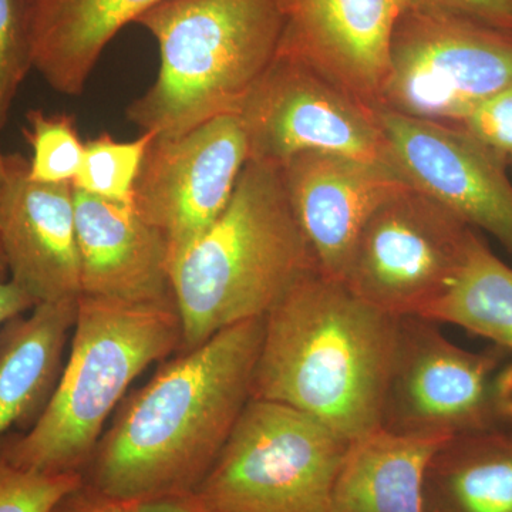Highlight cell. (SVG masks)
Returning a JSON list of instances; mask_svg holds the SVG:
<instances>
[{"label":"cell","mask_w":512,"mask_h":512,"mask_svg":"<svg viewBox=\"0 0 512 512\" xmlns=\"http://www.w3.org/2000/svg\"><path fill=\"white\" fill-rule=\"evenodd\" d=\"M264 325L238 323L161 366L120 407L84 483L124 498L195 494L252 399Z\"/></svg>","instance_id":"6da1fadb"},{"label":"cell","mask_w":512,"mask_h":512,"mask_svg":"<svg viewBox=\"0 0 512 512\" xmlns=\"http://www.w3.org/2000/svg\"><path fill=\"white\" fill-rule=\"evenodd\" d=\"M400 318L313 272L265 316L252 399L286 404L352 443L382 426Z\"/></svg>","instance_id":"7a4b0ae2"},{"label":"cell","mask_w":512,"mask_h":512,"mask_svg":"<svg viewBox=\"0 0 512 512\" xmlns=\"http://www.w3.org/2000/svg\"><path fill=\"white\" fill-rule=\"evenodd\" d=\"M292 210L282 167L248 160L227 208L170 268L183 348L265 318L305 276L318 272Z\"/></svg>","instance_id":"3957f363"},{"label":"cell","mask_w":512,"mask_h":512,"mask_svg":"<svg viewBox=\"0 0 512 512\" xmlns=\"http://www.w3.org/2000/svg\"><path fill=\"white\" fill-rule=\"evenodd\" d=\"M136 23L156 39L160 72L127 117L156 137L238 114L285 32L279 0H164Z\"/></svg>","instance_id":"277c9868"},{"label":"cell","mask_w":512,"mask_h":512,"mask_svg":"<svg viewBox=\"0 0 512 512\" xmlns=\"http://www.w3.org/2000/svg\"><path fill=\"white\" fill-rule=\"evenodd\" d=\"M181 348L175 303L131 305L80 295L72 348L52 400L32 429L0 441V458L36 473L83 474L130 384Z\"/></svg>","instance_id":"5b68a950"},{"label":"cell","mask_w":512,"mask_h":512,"mask_svg":"<svg viewBox=\"0 0 512 512\" xmlns=\"http://www.w3.org/2000/svg\"><path fill=\"white\" fill-rule=\"evenodd\" d=\"M349 444L301 410L251 399L195 494L211 512H332Z\"/></svg>","instance_id":"8992f818"},{"label":"cell","mask_w":512,"mask_h":512,"mask_svg":"<svg viewBox=\"0 0 512 512\" xmlns=\"http://www.w3.org/2000/svg\"><path fill=\"white\" fill-rule=\"evenodd\" d=\"M512 84V33L412 0L397 20L377 109L461 126Z\"/></svg>","instance_id":"52a82bcc"},{"label":"cell","mask_w":512,"mask_h":512,"mask_svg":"<svg viewBox=\"0 0 512 512\" xmlns=\"http://www.w3.org/2000/svg\"><path fill=\"white\" fill-rule=\"evenodd\" d=\"M474 237L467 222L407 185L366 222L342 282L394 318H423L456 281Z\"/></svg>","instance_id":"ba28073f"},{"label":"cell","mask_w":512,"mask_h":512,"mask_svg":"<svg viewBox=\"0 0 512 512\" xmlns=\"http://www.w3.org/2000/svg\"><path fill=\"white\" fill-rule=\"evenodd\" d=\"M238 116L249 160L284 167L319 151L394 165L376 111L286 50H279Z\"/></svg>","instance_id":"9c48e42d"},{"label":"cell","mask_w":512,"mask_h":512,"mask_svg":"<svg viewBox=\"0 0 512 512\" xmlns=\"http://www.w3.org/2000/svg\"><path fill=\"white\" fill-rule=\"evenodd\" d=\"M436 325L419 316L400 318L380 427L447 437L501 427L494 380L504 365V350L471 352Z\"/></svg>","instance_id":"30bf717a"},{"label":"cell","mask_w":512,"mask_h":512,"mask_svg":"<svg viewBox=\"0 0 512 512\" xmlns=\"http://www.w3.org/2000/svg\"><path fill=\"white\" fill-rule=\"evenodd\" d=\"M249 160L238 114L217 117L148 147L133 205L161 232L170 268L220 218Z\"/></svg>","instance_id":"8fae6325"},{"label":"cell","mask_w":512,"mask_h":512,"mask_svg":"<svg viewBox=\"0 0 512 512\" xmlns=\"http://www.w3.org/2000/svg\"><path fill=\"white\" fill-rule=\"evenodd\" d=\"M375 111L406 180L470 227L493 235L512 256V184L505 161L461 126Z\"/></svg>","instance_id":"7c38bea8"},{"label":"cell","mask_w":512,"mask_h":512,"mask_svg":"<svg viewBox=\"0 0 512 512\" xmlns=\"http://www.w3.org/2000/svg\"><path fill=\"white\" fill-rule=\"evenodd\" d=\"M282 175L319 271L338 281L373 212L410 185L392 164L319 151L291 158Z\"/></svg>","instance_id":"4fadbf2b"},{"label":"cell","mask_w":512,"mask_h":512,"mask_svg":"<svg viewBox=\"0 0 512 512\" xmlns=\"http://www.w3.org/2000/svg\"><path fill=\"white\" fill-rule=\"evenodd\" d=\"M0 185V245L9 279L36 303L82 295L73 184L37 183L29 161L6 156Z\"/></svg>","instance_id":"5bb4252c"},{"label":"cell","mask_w":512,"mask_h":512,"mask_svg":"<svg viewBox=\"0 0 512 512\" xmlns=\"http://www.w3.org/2000/svg\"><path fill=\"white\" fill-rule=\"evenodd\" d=\"M412 0H279L282 50L376 110L397 20Z\"/></svg>","instance_id":"9a60e30c"},{"label":"cell","mask_w":512,"mask_h":512,"mask_svg":"<svg viewBox=\"0 0 512 512\" xmlns=\"http://www.w3.org/2000/svg\"><path fill=\"white\" fill-rule=\"evenodd\" d=\"M73 192L82 295L131 305L175 303L161 232L133 204Z\"/></svg>","instance_id":"2e32d148"},{"label":"cell","mask_w":512,"mask_h":512,"mask_svg":"<svg viewBox=\"0 0 512 512\" xmlns=\"http://www.w3.org/2000/svg\"><path fill=\"white\" fill-rule=\"evenodd\" d=\"M32 62L56 92L79 96L111 39L164 0H28Z\"/></svg>","instance_id":"e0dca14e"},{"label":"cell","mask_w":512,"mask_h":512,"mask_svg":"<svg viewBox=\"0 0 512 512\" xmlns=\"http://www.w3.org/2000/svg\"><path fill=\"white\" fill-rule=\"evenodd\" d=\"M77 299L37 303L29 316L0 326V441L13 427L32 429L49 406L63 373Z\"/></svg>","instance_id":"ac0fdd59"},{"label":"cell","mask_w":512,"mask_h":512,"mask_svg":"<svg viewBox=\"0 0 512 512\" xmlns=\"http://www.w3.org/2000/svg\"><path fill=\"white\" fill-rule=\"evenodd\" d=\"M448 439L379 427L352 441L333 487L332 512H427V466Z\"/></svg>","instance_id":"d6986e66"},{"label":"cell","mask_w":512,"mask_h":512,"mask_svg":"<svg viewBox=\"0 0 512 512\" xmlns=\"http://www.w3.org/2000/svg\"><path fill=\"white\" fill-rule=\"evenodd\" d=\"M427 512H512V430L448 439L424 478Z\"/></svg>","instance_id":"ffe728a7"},{"label":"cell","mask_w":512,"mask_h":512,"mask_svg":"<svg viewBox=\"0 0 512 512\" xmlns=\"http://www.w3.org/2000/svg\"><path fill=\"white\" fill-rule=\"evenodd\" d=\"M423 319L458 326L512 352V268L474 237L466 262Z\"/></svg>","instance_id":"44dd1931"},{"label":"cell","mask_w":512,"mask_h":512,"mask_svg":"<svg viewBox=\"0 0 512 512\" xmlns=\"http://www.w3.org/2000/svg\"><path fill=\"white\" fill-rule=\"evenodd\" d=\"M154 138L156 134L147 131L134 141H117L106 133L87 141L73 188L104 200L133 204L138 174Z\"/></svg>","instance_id":"7402d4cb"},{"label":"cell","mask_w":512,"mask_h":512,"mask_svg":"<svg viewBox=\"0 0 512 512\" xmlns=\"http://www.w3.org/2000/svg\"><path fill=\"white\" fill-rule=\"evenodd\" d=\"M26 119L23 134L32 148L29 177L37 183L73 184L84 153L73 117L30 110Z\"/></svg>","instance_id":"603a6c76"},{"label":"cell","mask_w":512,"mask_h":512,"mask_svg":"<svg viewBox=\"0 0 512 512\" xmlns=\"http://www.w3.org/2000/svg\"><path fill=\"white\" fill-rule=\"evenodd\" d=\"M33 69L28 0H0V136L20 84ZM6 154L0 147V185Z\"/></svg>","instance_id":"cb8c5ba5"},{"label":"cell","mask_w":512,"mask_h":512,"mask_svg":"<svg viewBox=\"0 0 512 512\" xmlns=\"http://www.w3.org/2000/svg\"><path fill=\"white\" fill-rule=\"evenodd\" d=\"M82 483V473H36L0 458V512H52L64 495Z\"/></svg>","instance_id":"d4e9b609"},{"label":"cell","mask_w":512,"mask_h":512,"mask_svg":"<svg viewBox=\"0 0 512 512\" xmlns=\"http://www.w3.org/2000/svg\"><path fill=\"white\" fill-rule=\"evenodd\" d=\"M52 512H211L197 494L158 498L116 497L83 483L64 495Z\"/></svg>","instance_id":"484cf974"},{"label":"cell","mask_w":512,"mask_h":512,"mask_svg":"<svg viewBox=\"0 0 512 512\" xmlns=\"http://www.w3.org/2000/svg\"><path fill=\"white\" fill-rule=\"evenodd\" d=\"M461 127L501 160H512V84L481 101Z\"/></svg>","instance_id":"4316f807"},{"label":"cell","mask_w":512,"mask_h":512,"mask_svg":"<svg viewBox=\"0 0 512 512\" xmlns=\"http://www.w3.org/2000/svg\"><path fill=\"white\" fill-rule=\"evenodd\" d=\"M441 8L512 33V0H431Z\"/></svg>","instance_id":"83f0119b"},{"label":"cell","mask_w":512,"mask_h":512,"mask_svg":"<svg viewBox=\"0 0 512 512\" xmlns=\"http://www.w3.org/2000/svg\"><path fill=\"white\" fill-rule=\"evenodd\" d=\"M37 303L15 282L0 281V326L9 319L35 308Z\"/></svg>","instance_id":"f1b7e54d"},{"label":"cell","mask_w":512,"mask_h":512,"mask_svg":"<svg viewBox=\"0 0 512 512\" xmlns=\"http://www.w3.org/2000/svg\"><path fill=\"white\" fill-rule=\"evenodd\" d=\"M494 404L500 426L512 430V363H504L495 376Z\"/></svg>","instance_id":"f546056e"},{"label":"cell","mask_w":512,"mask_h":512,"mask_svg":"<svg viewBox=\"0 0 512 512\" xmlns=\"http://www.w3.org/2000/svg\"><path fill=\"white\" fill-rule=\"evenodd\" d=\"M8 266H6L5 255H3L2 245H0V281H8Z\"/></svg>","instance_id":"4dcf8cb0"}]
</instances>
